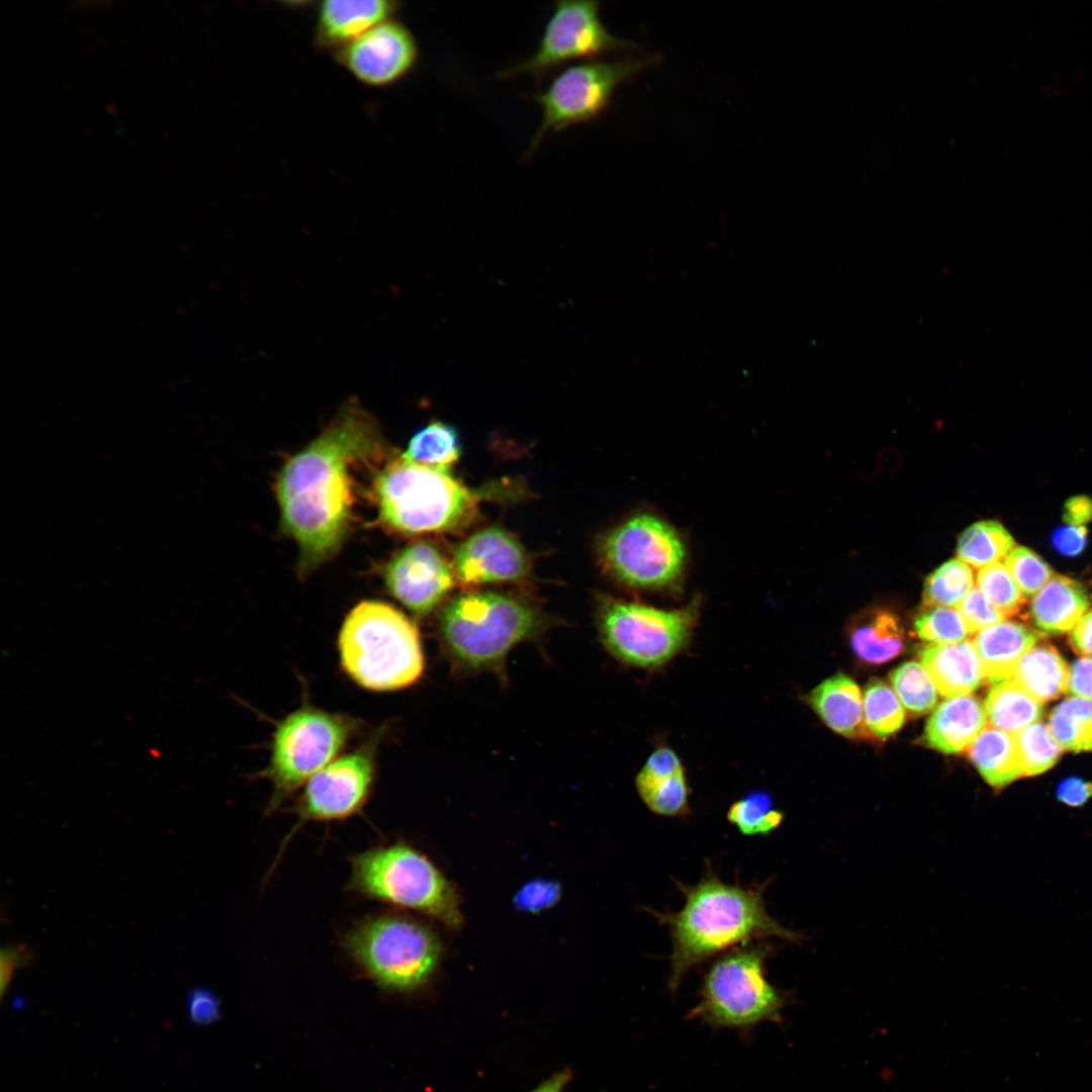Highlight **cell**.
I'll use <instances>...</instances> for the list:
<instances>
[{"label":"cell","mask_w":1092,"mask_h":1092,"mask_svg":"<svg viewBox=\"0 0 1092 1092\" xmlns=\"http://www.w3.org/2000/svg\"><path fill=\"white\" fill-rule=\"evenodd\" d=\"M187 1010L192 1022L206 1025L218 1019L219 1001L208 989L196 987L188 994Z\"/></svg>","instance_id":"ee69618b"},{"label":"cell","mask_w":1092,"mask_h":1092,"mask_svg":"<svg viewBox=\"0 0 1092 1092\" xmlns=\"http://www.w3.org/2000/svg\"><path fill=\"white\" fill-rule=\"evenodd\" d=\"M557 882L535 880L525 884L515 895V906L523 911L537 913L554 905L560 897Z\"/></svg>","instance_id":"60d3db41"},{"label":"cell","mask_w":1092,"mask_h":1092,"mask_svg":"<svg viewBox=\"0 0 1092 1092\" xmlns=\"http://www.w3.org/2000/svg\"><path fill=\"white\" fill-rule=\"evenodd\" d=\"M1008 530L994 520L979 521L966 528L957 544L960 560L975 568L1000 562L1014 548Z\"/></svg>","instance_id":"83f0119b"},{"label":"cell","mask_w":1092,"mask_h":1092,"mask_svg":"<svg viewBox=\"0 0 1092 1092\" xmlns=\"http://www.w3.org/2000/svg\"><path fill=\"white\" fill-rule=\"evenodd\" d=\"M636 788L641 800L653 813L677 817L689 813L690 787L686 769L657 780L636 778Z\"/></svg>","instance_id":"836d02e7"},{"label":"cell","mask_w":1092,"mask_h":1092,"mask_svg":"<svg viewBox=\"0 0 1092 1092\" xmlns=\"http://www.w3.org/2000/svg\"><path fill=\"white\" fill-rule=\"evenodd\" d=\"M679 887L684 907L657 914L672 939L668 980L672 991L693 967L736 944L770 936L791 942L805 938L769 916L761 889L725 884L713 874L695 886Z\"/></svg>","instance_id":"7a4b0ae2"},{"label":"cell","mask_w":1092,"mask_h":1092,"mask_svg":"<svg viewBox=\"0 0 1092 1092\" xmlns=\"http://www.w3.org/2000/svg\"><path fill=\"white\" fill-rule=\"evenodd\" d=\"M700 610V598L672 610L604 598L599 611L601 638L622 662L646 669L658 668L689 646Z\"/></svg>","instance_id":"30bf717a"},{"label":"cell","mask_w":1092,"mask_h":1092,"mask_svg":"<svg viewBox=\"0 0 1092 1092\" xmlns=\"http://www.w3.org/2000/svg\"><path fill=\"white\" fill-rule=\"evenodd\" d=\"M807 702L837 733L850 738L869 736L862 719L860 691L847 675L837 673L823 680L808 694Z\"/></svg>","instance_id":"7402d4cb"},{"label":"cell","mask_w":1092,"mask_h":1092,"mask_svg":"<svg viewBox=\"0 0 1092 1092\" xmlns=\"http://www.w3.org/2000/svg\"><path fill=\"white\" fill-rule=\"evenodd\" d=\"M358 728L353 718L307 705L280 721L273 734L269 762L260 772L273 787L267 811L277 810L337 758Z\"/></svg>","instance_id":"9c48e42d"},{"label":"cell","mask_w":1092,"mask_h":1092,"mask_svg":"<svg viewBox=\"0 0 1092 1092\" xmlns=\"http://www.w3.org/2000/svg\"><path fill=\"white\" fill-rule=\"evenodd\" d=\"M1063 519L1067 525L1085 526L1092 521V498L1079 494L1070 497L1063 508Z\"/></svg>","instance_id":"c3c4849f"},{"label":"cell","mask_w":1092,"mask_h":1092,"mask_svg":"<svg viewBox=\"0 0 1092 1092\" xmlns=\"http://www.w3.org/2000/svg\"><path fill=\"white\" fill-rule=\"evenodd\" d=\"M656 56L635 60L588 61L564 68L535 96L542 120L530 144L533 152L549 131H560L597 118L609 106L615 90L653 66Z\"/></svg>","instance_id":"7c38bea8"},{"label":"cell","mask_w":1092,"mask_h":1092,"mask_svg":"<svg viewBox=\"0 0 1092 1092\" xmlns=\"http://www.w3.org/2000/svg\"><path fill=\"white\" fill-rule=\"evenodd\" d=\"M1089 607L1090 598L1081 582L1054 575L1034 596L1030 615L1041 631L1062 634L1073 630Z\"/></svg>","instance_id":"44dd1931"},{"label":"cell","mask_w":1092,"mask_h":1092,"mask_svg":"<svg viewBox=\"0 0 1092 1092\" xmlns=\"http://www.w3.org/2000/svg\"><path fill=\"white\" fill-rule=\"evenodd\" d=\"M453 568L465 585L516 581L530 564L518 540L500 528H486L463 541L455 550Z\"/></svg>","instance_id":"e0dca14e"},{"label":"cell","mask_w":1092,"mask_h":1092,"mask_svg":"<svg viewBox=\"0 0 1092 1092\" xmlns=\"http://www.w3.org/2000/svg\"><path fill=\"white\" fill-rule=\"evenodd\" d=\"M417 60L414 35L402 23L390 19L346 44L341 53L348 71L371 86L398 81L411 72Z\"/></svg>","instance_id":"9a60e30c"},{"label":"cell","mask_w":1092,"mask_h":1092,"mask_svg":"<svg viewBox=\"0 0 1092 1092\" xmlns=\"http://www.w3.org/2000/svg\"><path fill=\"white\" fill-rule=\"evenodd\" d=\"M966 752L983 779L995 789H1002L1023 776L1012 733L986 726Z\"/></svg>","instance_id":"cb8c5ba5"},{"label":"cell","mask_w":1092,"mask_h":1092,"mask_svg":"<svg viewBox=\"0 0 1092 1092\" xmlns=\"http://www.w3.org/2000/svg\"><path fill=\"white\" fill-rule=\"evenodd\" d=\"M1014 735L1022 774L1025 777L1046 771L1058 761L1063 751L1049 726L1043 723L1035 722Z\"/></svg>","instance_id":"d590c367"},{"label":"cell","mask_w":1092,"mask_h":1092,"mask_svg":"<svg viewBox=\"0 0 1092 1092\" xmlns=\"http://www.w3.org/2000/svg\"><path fill=\"white\" fill-rule=\"evenodd\" d=\"M1069 674L1070 669L1056 648L1040 645L1022 656L1011 679L1042 704L1068 690Z\"/></svg>","instance_id":"484cf974"},{"label":"cell","mask_w":1092,"mask_h":1092,"mask_svg":"<svg viewBox=\"0 0 1092 1092\" xmlns=\"http://www.w3.org/2000/svg\"><path fill=\"white\" fill-rule=\"evenodd\" d=\"M381 737L379 728L358 748L335 758L307 782L294 807L298 821L288 837L305 822L342 820L362 810L372 790Z\"/></svg>","instance_id":"5bb4252c"},{"label":"cell","mask_w":1092,"mask_h":1092,"mask_svg":"<svg viewBox=\"0 0 1092 1092\" xmlns=\"http://www.w3.org/2000/svg\"><path fill=\"white\" fill-rule=\"evenodd\" d=\"M890 680L902 705L910 713L923 715L936 707V687L926 668L919 662H904L892 671Z\"/></svg>","instance_id":"d6a6232c"},{"label":"cell","mask_w":1092,"mask_h":1092,"mask_svg":"<svg viewBox=\"0 0 1092 1092\" xmlns=\"http://www.w3.org/2000/svg\"><path fill=\"white\" fill-rule=\"evenodd\" d=\"M454 568L432 544L418 542L401 550L386 566L390 594L418 615L431 612L454 584Z\"/></svg>","instance_id":"2e32d148"},{"label":"cell","mask_w":1092,"mask_h":1092,"mask_svg":"<svg viewBox=\"0 0 1092 1092\" xmlns=\"http://www.w3.org/2000/svg\"><path fill=\"white\" fill-rule=\"evenodd\" d=\"M1004 565L1024 595H1036L1054 576L1051 566L1034 551L1024 546H1014L1004 559Z\"/></svg>","instance_id":"f35d334b"},{"label":"cell","mask_w":1092,"mask_h":1092,"mask_svg":"<svg viewBox=\"0 0 1092 1092\" xmlns=\"http://www.w3.org/2000/svg\"><path fill=\"white\" fill-rule=\"evenodd\" d=\"M1070 643L1078 653L1092 657V610L1074 627Z\"/></svg>","instance_id":"681fc988"},{"label":"cell","mask_w":1092,"mask_h":1092,"mask_svg":"<svg viewBox=\"0 0 1092 1092\" xmlns=\"http://www.w3.org/2000/svg\"><path fill=\"white\" fill-rule=\"evenodd\" d=\"M905 633L899 618L890 611L873 610L863 615L850 630L855 654L868 663H885L905 647Z\"/></svg>","instance_id":"d4e9b609"},{"label":"cell","mask_w":1092,"mask_h":1092,"mask_svg":"<svg viewBox=\"0 0 1092 1092\" xmlns=\"http://www.w3.org/2000/svg\"><path fill=\"white\" fill-rule=\"evenodd\" d=\"M766 944L742 946L717 959L707 970L700 1000L689 1018L715 1028L747 1030L782 1018L785 997L766 979Z\"/></svg>","instance_id":"8992f818"},{"label":"cell","mask_w":1092,"mask_h":1092,"mask_svg":"<svg viewBox=\"0 0 1092 1092\" xmlns=\"http://www.w3.org/2000/svg\"><path fill=\"white\" fill-rule=\"evenodd\" d=\"M1087 529L1084 526L1066 525L1052 535V544L1061 554L1069 557L1079 555L1086 547Z\"/></svg>","instance_id":"f6af8a7d"},{"label":"cell","mask_w":1092,"mask_h":1092,"mask_svg":"<svg viewBox=\"0 0 1092 1092\" xmlns=\"http://www.w3.org/2000/svg\"><path fill=\"white\" fill-rule=\"evenodd\" d=\"M686 769L676 752L667 747L659 746L650 753L636 778L657 780L673 776Z\"/></svg>","instance_id":"7bdbcfd3"},{"label":"cell","mask_w":1092,"mask_h":1092,"mask_svg":"<svg viewBox=\"0 0 1092 1092\" xmlns=\"http://www.w3.org/2000/svg\"><path fill=\"white\" fill-rule=\"evenodd\" d=\"M540 625V616L531 606L491 592L457 596L445 606L440 619L449 651L472 667L498 662Z\"/></svg>","instance_id":"ba28073f"},{"label":"cell","mask_w":1092,"mask_h":1092,"mask_svg":"<svg viewBox=\"0 0 1092 1092\" xmlns=\"http://www.w3.org/2000/svg\"><path fill=\"white\" fill-rule=\"evenodd\" d=\"M395 3L386 0H329L318 11L323 38L344 47L374 26L388 20Z\"/></svg>","instance_id":"603a6c76"},{"label":"cell","mask_w":1092,"mask_h":1092,"mask_svg":"<svg viewBox=\"0 0 1092 1092\" xmlns=\"http://www.w3.org/2000/svg\"><path fill=\"white\" fill-rule=\"evenodd\" d=\"M339 651L346 673L372 691L410 687L424 669L417 627L397 609L378 601L362 602L347 615Z\"/></svg>","instance_id":"3957f363"},{"label":"cell","mask_w":1092,"mask_h":1092,"mask_svg":"<svg viewBox=\"0 0 1092 1092\" xmlns=\"http://www.w3.org/2000/svg\"><path fill=\"white\" fill-rule=\"evenodd\" d=\"M957 609L963 616L971 634L997 624L1006 618L977 586L971 589Z\"/></svg>","instance_id":"ab89813d"},{"label":"cell","mask_w":1092,"mask_h":1092,"mask_svg":"<svg viewBox=\"0 0 1092 1092\" xmlns=\"http://www.w3.org/2000/svg\"><path fill=\"white\" fill-rule=\"evenodd\" d=\"M571 1077V1071L569 1069H563L543 1081L531 1092H562L569 1083Z\"/></svg>","instance_id":"f907efd6"},{"label":"cell","mask_w":1092,"mask_h":1092,"mask_svg":"<svg viewBox=\"0 0 1092 1092\" xmlns=\"http://www.w3.org/2000/svg\"><path fill=\"white\" fill-rule=\"evenodd\" d=\"M1058 800L1073 808L1082 807L1092 799V782L1078 777L1063 780L1056 791Z\"/></svg>","instance_id":"bcb514c9"},{"label":"cell","mask_w":1092,"mask_h":1092,"mask_svg":"<svg viewBox=\"0 0 1092 1092\" xmlns=\"http://www.w3.org/2000/svg\"><path fill=\"white\" fill-rule=\"evenodd\" d=\"M863 713L867 728L880 739L896 733L905 722V711L895 691L879 679L867 685Z\"/></svg>","instance_id":"1f68e13d"},{"label":"cell","mask_w":1092,"mask_h":1092,"mask_svg":"<svg viewBox=\"0 0 1092 1092\" xmlns=\"http://www.w3.org/2000/svg\"><path fill=\"white\" fill-rule=\"evenodd\" d=\"M973 587L974 573L970 565L959 558L949 559L925 578L922 609L957 608Z\"/></svg>","instance_id":"4dcf8cb0"},{"label":"cell","mask_w":1092,"mask_h":1092,"mask_svg":"<svg viewBox=\"0 0 1092 1092\" xmlns=\"http://www.w3.org/2000/svg\"><path fill=\"white\" fill-rule=\"evenodd\" d=\"M977 587L1006 617L1017 614L1025 597L1002 562L981 568L976 575Z\"/></svg>","instance_id":"74e56055"},{"label":"cell","mask_w":1092,"mask_h":1092,"mask_svg":"<svg viewBox=\"0 0 1092 1092\" xmlns=\"http://www.w3.org/2000/svg\"><path fill=\"white\" fill-rule=\"evenodd\" d=\"M402 456L420 465L448 471L460 456L458 434L448 424L433 422L413 436Z\"/></svg>","instance_id":"f1b7e54d"},{"label":"cell","mask_w":1092,"mask_h":1092,"mask_svg":"<svg viewBox=\"0 0 1092 1092\" xmlns=\"http://www.w3.org/2000/svg\"><path fill=\"white\" fill-rule=\"evenodd\" d=\"M917 636L934 645L965 641L970 634L968 626L957 608H923L914 620Z\"/></svg>","instance_id":"8d00e7d4"},{"label":"cell","mask_w":1092,"mask_h":1092,"mask_svg":"<svg viewBox=\"0 0 1092 1092\" xmlns=\"http://www.w3.org/2000/svg\"><path fill=\"white\" fill-rule=\"evenodd\" d=\"M374 421L358 404L347 405L280 471L276 495L284 530L308 570L329 558L348 528L353 504V463L379 445Z\"/></svg>","instance_id":"6da1fadb"},{"label":"cell","mask_w":1092,"mask_h":1092,"mask_svg":"<svg viewBox=\"0 0 1092 1092\" xmlns=\"http://www.w3.org/2000/svg\"><path fill=\"white\" fill-rule=\"evenodd\" d=\"M380 517L405 534L449 531L475 514L477 497L448 471L403 456L388 463L375 482Z\"/></svg>","instance_id":"277c9868"},{"label":"cell","mask_w":1092,"mask_h":1092,"mask_svg":"<svg viewBox=\"0 0 1092 1092\" xmlns=\"http://www.w3.org/2000/svg\"><path fill=\"white\" fill-rule=\"evenodd\" d=\"M922 665L941 696L969 695L985 679L973 641L931 645L920 650Z\"/></svg>","instance_id":"d6986e66"},{"label":"cell","mask_w":1092,"mask_h":1092,"mask_svg":"<svg viewBox=\"0 0 1092 1092\" xmlns=\"http://www.w3.org/2000/svg\"><path fill=\"white\" fill-rule=\"evenodd\" d=\"M985 711L991 726L1016 734L1037 722L1042 708L1013 679L993 685L985 700Z\"/></svg>","instance_id":"4316f807"},{"label":"cell","mask_w":1092,"mask_h":1092,"mask_svg":"<svg viewBox=\"0 0 1092 1092\" xmlns=\"http://www.w3.org/2000/svg\"><path fill=\"white\" fill-rule=\"evenodd\" d=\"M349 888L373 900L423 912L451 927L462 922L450 882L425 855L402 843L353 856Z\"/></svg>","instance_id":"5b68a950"},{"label":"cell","mask_w":1092,"mask_h":1092,"mask_svg":"<svg viewBox=\"0 0 1092 1092\" xmlns=\"http://www.w3.org/2000/svg\"><path fill=\"white\" fill-rule=\"evenodd\" d=\"M344 947L360 970L378 986L411 991L436 969L441 945L425 924L402 915L383 914L357 923Z\"/></svg>","instance_id":"52a82bcc"},{"label":"cell","mask_w":1092,"mask_h":1092,"mask_svg":"<svg viewBox=\"0 0 1092 1092\" xmlns=\"http://www.w3.org/2000/svg\"><path fill=\"white\" fill-rule=\"evenodd\" d=\"M1037 640V634L1025 625L1003 620L980 630L972 641L984 677L995 685L1011 678L1019 660Z\"/></svg>","instance_id":"ffe728a7"},{"label":"cell","mask_w":1092,"mask_h":1092,"mask_svg":"<svg viewBox=\"0 0 1092 1092\" xmlns=\"http://www.w3.org/2000/svg\"><path fill=\"white\" fill-rule=\"evenodd\" d=\"M599 6L594 0L556 2L535 53L505 69L498 77L527 74L541 80L571 62L632 48L631 42L607 30Z\"/></svg>","instance_id":"4fadbf2b"},{"label":"cell","mask_w":1092,"mask_h":1092,"mask_svg":"<svg viewBox=\"0 0 1092 1092\" xmlns=\"http://www.w3.org/2000/svg\"><path fill=\"white\" fill-rule=\"evenodd\" d=\"M1049 729L1062 749L1092 751V702L1068 698L1053 710Z\"/></svg>","instance_id":"f546056e"},{"label":"cell","mask_w":1092,"mask_h":1092,"mask_svg":"<svg viewBox=\"0 0 1092 1092\" xmlns=\"http://www.w3.org/2000/svg\"><path fill=\"white\" fill-rule=\"evenodd\" d=\"M600 555L618 581L639 589L676 585L686 564V548L676 531L660 518L638 514L609 532Z\"/></svg>","instance_id":"8fae6325"},{"label":"cell","mask_w":1092,"mask_h":1092,"mask_svg":"<svg viewBox=\"0 0 1092 1092\" xmlns=\"http://www.w3.org/2000/svg\"><path fill=\"white\" fill-rule=\"evenodd\" d=\"M982 702L970 695L947 698L928 719L925 743L942 753L966 751L986 727Z\"/></svg>","instance_id":"ac0fdd59"},{"label":"cell","mask_w":1092,"mask_h":1092,"mask_svg":"<svg viewBox=\"0 0 1092 1092\" xmlns=\"http://www.w3.org/2000/svg\"><path fill=\"white\" fill-rule=\"evenodd\" d=\"M34 959V951L25 943L9 942L0 952V995L3 998L17 969L28 966Z\"/></svg>","instance_id":"b9f144b4"},{"label":"cell","mask_w":1092,"mask_h":1092,"mask_svg":"<svg viewBox=\"0 0 1092 1092\" xmlns=\"http://www.w3.org/2000/svg\"><path fill=\"white\" fill-rule=\"evenodd\" d=\"M727 819L744 835H767L781 825L784 814L774 808L769 793L753 791L729 807Z\"/></svg>","instance_id":"e575fe53"},{"label":"cell","mask_w":1092,"mask_h":1092,"mask_svg":"<svg viewBox=\"0 0 1092 1092\" xmlns=\"http://www.w3.org/2000/svg\"><path fill=\"white\" fill-rule=\"evenodd\" d=\"M1068 691L1092 702V658H1080L1070 668Z\"/></svg>","instance_id":"7dc6e473"}]
</instances>
